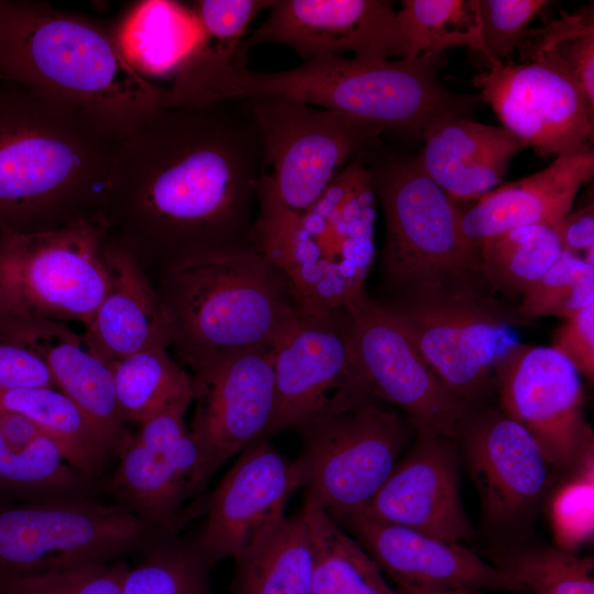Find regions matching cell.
<instances>
[{
    "instance_id": "83f0119b",
    "label": "cell",
    "mask_w": 594,
    "mask_h": 594,
    "mask_svg": "<svg viewBox=\"0 0 594 594\" xmlns=\"http://www.w3.org/2000/svg\"><path fill=\"white\" fill-rule=\"evenodd\" d=\"M234 564L231 594H311L315 552L302 512L280 520Z\"/></svg>"
},
{
    "instance_id": "d6986e66",
    "label": "cell",
    "mask_w": 594,
    "mask_h": 594,
    "mask_svg": "<svg viewBox=\"0 0 594 594\" xmlns=\"http://www.w3.org/2000/svg\"><path fill=\"white\" fill-rule=\"evenodd\" d=\"M190 374L195 409L189 430L207 484L226 461L266 439L275 408L272 350L235 353Z\"/></svg>"
},
{
    "instance_id": "8fae6325",
    "label": "cell",
    "mask_w": 594,
    "mask_h": 594,
    "mask_svg": "<svg viewBox=\"0 0 594 594\" xmlns=\"http://www.w3.org/2000/svg\"><path fill=\"white\" fill-rule=\"evenodd\" d=\"M173 534L77 494L0 510V578L122 560Z\"/></svg>"
},
{
    "instance_id": "cb8c5ba5",
    "label": "cell",
    "mask_w": 594,
    "mask_h": 594,
    "mask_svg": "<svg viewBox=\"0 0 594 594\" xmlns=\"http://www.w3.org/2000/svg\"><path fill=\"white\" fill-rule=\"evenodd\" d=\"M0 340L19 345L47 367L57 389L95 425L111 454L131 437L116 399L112 364L66 322L0 316Z\"/></svg>"
},
{
    "instance_id": "8992f818",
    "label": "cell",
    "mask_w": 594,
    "mask_h": 594,
    "mask_svg": "<svg viewBox=\"0 0 594 594\" xmlns=\"http://www.w3.org/2000/svg\"><path fill=\"white\" fill-rule=\"evenodd\" d=\"M380 144L362 158L385 221L381 276L388 300L493 294L483 277L479 249L462 230L461 209L414 156L378 152Z\"/></svg>"
},
{
    "instance_id": "e575fe53",
    "label": "cell",
    "mask_w": 594,
    "mask_h": 594,
    "mask_svg": "<svg viewBox=\"0 0 594 594\" xmlns=\"http://www.w3.org/2000/svg\"><path fill=\"white\" fill-rule=\"evenodd\" d=\"M493 565L531 594H594V561L557 546L527 544L496 552Z\"/></svg>"
},
{
    "instance_id": "74e56055",
    "label": "cell",
    "mask_w": 594,
    "mask_h": 594,
    "mask_svg": "<svg viewBox=\"0 0 594 594\" xmlns=\"http://www.w3.org/2000/svg\"><path fill=\"white\" fill-rule=\"evenodd\" d=\"M86 479L64 460L57 444L47 436L40 437L23 451H15L0 432V485L68 495L82 490Z\"/></svg>"
},
{
    "instance_id": "1f68e13d",
    "label": "cell",
    "mask_w": 594,
    "mask_h": 594,
    "mask_svg": "<svg viewBox=\"0 0 594 594\" xmlns=\"http://www.w3.org/2000/svg\"><path fill=\"white\" fill-rule=\"evenodd\" d=\"M561 252L556 230L547 224L514 228L479 245L482 273L490 290L520 298Z\"/></svg>"
},
{
    "instance_id": "60d3db41",
    "label": "cell",
    "mask_w": 594,
    "mask_h": 594,
    "mask_svg": "<svg viewBox=\"0 0 594 594\" xmlns=\"http://www.w3.org/2000/svg\"><path fill=\"white\" fill-rule=\"evenodd\" d=\"M272 3L270 0H200L191 2L190 13L202 34L240 45L255 16Z\"/></svg>"
},
{
    "instance_id": "d4e9b609",
    "label": "cell",
    "mask_w": 594,
    "mask_h": 594,
    "mask_svg": "<svg viewBox=\"0 0 594 594\" xmlns=\"http://www.w3.org/2000/svg\"><path fill=\"white\" fill-rule=\"evenodd\" d=\"M593 175L591 144L558 155L546 168L501 185L461 209L464 235L479 249L484 240L514 228L553 226L572 210L579 190Z\"/></svg>"
},
{
    "instance_id": "603a6c76",
    "label": "cell",
    "mask_w": 594,
    "mask_h": 594,
    "mask_svg": "<svg viewBox=\"0 0 594 594\" xmlns=\"http://www.w3.org/2000/svg\"><path fill=\"white\" fill-rule=\"evenodd\" d=\"M338 524L360 543L399 592L464 588L524 593L516 581L461 543L381 522L361 513L344 517Z\"/></svg>"
},
{
    "instance_id": "9c48e42d",
    "label": "cell",
    "mask_w": 594,
    "mask_h": 594,
    "mask_svg": "<svg viewBox=\"0 0 594 594\" xmlns=\"http://www.w3.org/2000/svg\"><path fill=\"white\" fill-rule=\"evenodd\" d=\"M297 429L301 450L293 466L304 499L337 522L365 508L416 433L370 392Z\"/></svg>"
},
{
    "instance_id": "d6a6232c",
    "label": "cell",
    "mask_w": 594,
    "mask_h": 594,
    "mask_svg": "<svg viewBox=\"0 0 594 594\" xmlns=\"http://www.w3.org/2000/svg\"><path fill=\"white\" fill-rule=\"evenodd\" d=\"M397 18L409 57L466 46L487 59L477 0H403Z\"/></svg>"
},
{
    "instance_id": "f1b7e54d",
    "label": "cell",
    "mask_w": 594,
    "mask_h": 594,
    "mask_svg": "<svg viewBox=\"0 0 594 594\" xmlns=\"http://www.w3.org/2000/svg\"><path fill=\"white\" fill-rule=\"evenodd\" d=\"M0 410L30 418L57 444L64 460L87 479L99 474L111 455L87 415L55 387L0 388Z\"/></svg>"
},
{
    "instance_id": "f35d334b",
    "label": "cell",
    "mask_w": 594,
    "mask_h": 594,
    "mask_svg": "<svg viewBox=\"0 0 594 594\" xmlns=\"http://www.w3.org/2000/svg\"><path fill=\"white\" fill-rule=\"evenodd\" d=\"M123 560L0 578V594H122Z\"/></svg>"
},
{
    "instance_id": "7402d4cb",
    "label": "cell",
    "mask_w": 594,
    "mask_h": 594,
    "mask_svg": "<svg viewBox=\"0 0 594 594\" xmlns=\"http://www.w3.org/2000/svg\"><path fill=\"white\" fill-rule=\"evenodd\" d=\"M461 455L455 439L416 431L364 516L461 543L473 529L461 498Z\"/></svg>"
},
{
    "instance_id": "ac0fdd59",
    "label": "cell",
    "mask_w": 594,
    "mask_h": 594,
    "mask_svg": "<svg viewBox=\"0 0 594 594\" xmlns=\"http://www.w3.org/2000/svg\"><path fill=\"white\" fill-rule=\"evenodd\" d=\"M280 44L304 61L352 53L363 61L409 57L389 0H276L265 20L241 42L234 62L258 44Z\"/></svg>"
},
{
    "instance_id": "bcb514c9",
    "label": "cell",
    "mask_w": 594,
    "mask_h": 594,
    "mask_svg": "<svg viewBox=\"0 0 594 594\" xmlns=\"http://www.w3.org/2000/svg\"><path fill=\"white\" fill-rule=\"evenodd\" d=\"M550 52L557 53L571 69L594 113V30L560 42Z\"/></svg>"
},
{
    "instance_id": "ab89813d",
    "label": "cell",
    "mask_w": 594,
    "mask_h": 594,
    "mask_svg": "<svg viewBox=\"0 0 594 594\" xmlns=\"http://www.w3.org/2000/svg\"><path fill=\"white\" fill-rule=\"evenodd\" d=\"M551 2L546 0H477L481 35L490 65L516 50L528 24Z\"/></svg>"
},
{
    "instance_id": "4dcf8cb0",
    "label": "cell",
    "mask_w": 594,
    "mask_h": 594,
    "mask_svg": "<svg viewBox=\"0 0 594 594\" xmlns=\"http://www.w3.org/2000/svg\"><path fill=\"white\" fill-rule=\"evenodd\" d=\"M111 364L117 405L125 422L141 425L167 409L193 403V376L165 346L142 350Z\"/></svg>"
},
{
    "instance_id": "6da1fadb",
    "label": "cell",
    "mask_w": 594,
    "mask_h": 594,
    "mask_svg": "<svg viewBox=\"0 0 594 594\" xmlns=\"http://www.w3.org/2000/svg\"><path fill=\"white\" fill-rule=\"evenodd\" d=\"M263 175L249 99L164 100L120 140L109 238L145 268L254 245Z\"/></svg>"
},
{
    "instance_id": "ba28073f",
    "label": "cell",
    "mask_w": 594,
    "mask_h": 594,
    "mask_svg": "<svg viewBox=\"0 0 594 594\" xmlns=\"http://www.w3.org/2000/svg\"><path fill=\"white\" fill-rule=\"evenodd\" d=\"M258 130L264 175L253 232L279 229L307 210L384 130L282 97L246 98Z\"/></svg>"
},
{
    "instance_id": "4316f807",
    "label": "cell",
    "mask_w": 594,
    "mask_h": 594,
    "mask_svg": "<svg viewBox=\"0 0 594 594\" xmlns=\"http://www.w3.org/2000/svg\"><path fill=\"white\" fill-rule=\"evenodd\" d=\"M103 254L108 288L85 327L89 341L111 363L150 348L168 349L166 315L145 266L109 234Z\"/></svg>"
},
{
    "instance_id": "3957f363",
    "label": "cell",
    "mask_w": 594,
    "mask_h": 594,
    "mask_svg": "<svg viewBox=\"0 0 594 594\" xmlns=\"http://www.w3.org/2000/svg\"><path fill=\"white\" fill-rule=\"evenodd\" d=\"M0 78L23 84L122 139L165 99L116 31L51 4L0 0Z\"/></svg>"
},
{
    "instance_id": "7dc6e473",
    "label": "cell",
    "mask_w": 594,
    "mask_h": 594,
    "mask_svg": "<svg viewBox=\"0 0 594 594\" xmlns=\"http://www.w3.org/2000/svg\"><path fill=\"white\" fill-rule=\"evenodd\" d=\"M0 432L6 443L15 451H23L40 437L41 429L26 416L8 410H0Z\"/></svg>"
},
{
    "instance_id": "c3c4849f",
    "label": "cell",
    "mask_w": 594,
    "mask_h": 594,
    "mask_svg": "<svg viewBox=\"0 0 594 594\" xmlns=\"http://www.w3.org/2000/svg\"><path fill=\"white\" fill-rule=\"evenodd\" d=\"M399 592V591H398ZM402 594H485V592L464 588H411Z\"/></svg>"
},
{
    "instance_id": "9a60e30c",
    "label": "cell",
    "mask_w": 594,
    "mask_h": 594,
    "mask_svg": "<svg viewBox=\"0 0 594 594\" xmlns=\"http://www.w3.org/2000/svg\"><path fill=\"white\" fill-rule=\"evenodd\" d=\"M493 532L525 527L543 505L556 469L519 424L498 408L473 407L455 438Z\"/></svg>"
},
{
    "instance_id": "30bf717a",
    "label": "cell",
    "mask_w": 594,
    "mask_h": 594,
    "mask_svg": "<svg viewBox=\"0 0 594 594\" xmlns=\"http://www.w3.org/2000/svg\"><path fill=\"white\" fill-rule=\"evenodd\" d=\"M105 217L0 232V316L90 322L107 288Z\"/></svg>"
},
{
    "instance_id": "4fadbf2b",
    "label": "cell",
    "mask_w": 594,
    "mask_h": 594,
    "mask_svg": "<svg viewBox=\"0 0 594 594\" xmlns=\"http://www.w3.org/2000/svg\"><path fill=\"white\" fill-rule=\"evenodd\" d=\"M356 372L415 431L455 439L472 406L437 376L384 305L363 292L344 307Z\"/></svg>"
},
{
    "instance_id": "f546056e",
    "label": "cell",
    "mask_w": 594,
    "mask_h": 594,
    "mask_svg": "<svg viewBox=\"0 0 594 594\" xmlns=\"http://www.w3.org/2000/svg\"><path fill=\"white\" fill-rule=\"evenodd\" d=\"M300 510L315 552L311 594H402L360 543L323 509L304 499Z\"/></svg>"
},
{
    "instance_id": "2e32d148",
    "label": "cell",
    "mask_w": 594,
    "mask_h": 594,
    "mask_svg": "<svg viewBox=\"0 0 594 594\" xmlns=\"http://www.w3.org/2000/svg\"><path fill=\"white\" fill-rule=\"evenodd\" d=\"M498 409L525 428L559 471L593 436L582 376L551 346L517 342L494 365Z\"/></svg>"
},
{
    "instance_id": "ffe728a7",
    "label": "cell",
    "mask_w": 594,
    "mask_h": 594,
    "mask_svg": "<svg viewBox=\"0 0 594 594\" xmlns=\"http://www.w3.org/2000/svg\"><path fill=\"white\" fill-rule=\"evenodd\" d=\"M188 407L141 424L119 450L110 480L119 505L174 535L183 505L206 486L199 449L185 421Z\"/></svg>"
},
{
    "instance_id": "f6af8a7d",
    "label": "cell",
    "mask_w": 594,
    "mask_h": 594,
    "mask_svg": "<svg viewBox=\"0 0 594 594\" xmlns=\"http://www.w3.org/2000/svg\"><path fill=\"white\" fill-rule=\"evenodd\" d=\"M562 251L581 256L594 265V207L593 200L576 210H570L553 226Z\"/></svg>"
},
{
    "instance_id": "7c38bea8",
    "label": "cell",
    "mask_w": 594,
    "mask_h": 594,
    "mask_svg": "<svg viewBox=\"0 0 594 594\" xmlns=\"http://www.w3.org/2000/svg\"><path fill=\"white\" fill-rule=\"evenodd\" d=\"M382 304L441 382L472 407L484 406L494 391V365L519 342L516 330L531 324L517 305L488 293Z\"/></svg>"
},
{
    "instance_id": "5b68a950",
    "label": "cell",
    "mask_w": 594,
    "mask_h": 594,
    "mask_svg": "<svg viewBox=\"0 0 594 594\" xmlns=\"http://www.w3.org/2000/svg\"><path fill=\"white\" fill-rule=\"evenodd\" d=\"M443 64L444 53L378 61L327 55L280 72H253L245 64L230 63L210 75L205 98H288L346 114L385 133L422 136L443 118H471L482 101L480 95L447 89L438 77Z\"/></svg>"
},
{
    "instance_id": "7bdbcfd3",
    "label": "cell",
    "mask_w": 594,
    "mask_h": 594,
    "mask_svg": "<svg viewBox=\"0 0 594 594\" xmlns=\"http://www.w3.org/2000/svg\"><path fill=\"white\" fill-rule=\"evenodd\" d=\"M594 30L593 10L583 9L575 13L562 11L560 18L542 28L526 31L517 45L522 62L550 52L558 43Z\"/></svg>"
},
{
    "instance_id": "277c9868",
    "label": "cell",
    "mask_w": 594,
    "mask_h": 594,
    "mask_svg": "<svg viewBox=\"0 0 594 594\" xmlns=\"http://www.w3.org/2000/svg\"><path fill=\"white\" fill-rule=\"evenodd\" d=\"M156 289L169 348L190 372L243 351L272 350L301 314L282 270L255 245L175 260L161 267Z\"/></svg>"
},
{
    "instance_id": "836d02e7",
    "label": "cell",
    "mask_w": 594,
    "mask_h": 594,
    "mask_svg": "<svg viewBox=\"0 0 594 594\" xmlns=\"http://www.w3.org/2000/svg\"><path fill=\"white\" fill-rule=\"evenodd\" d=\"M557 547L575 552L594 534V437L557 471L543 505Z\"/></svg>"
},
{
    "instance_id": "8d00e7d4",
    "label": "cell",
    "mask_w": 594,
    "mask_h": 594,
    "mask_svg": "<svg viewBox=\"0 0 594 594\" xmlns=\"http://www.w3.org/2000/svg\"><path fill=\"white\" fill-rule=\"evenodd\" d=\"M594 304V265L562 251L521 296L517 311L528 322L541 317L566 319Z\"/></svg>"
},
{
    "instance_id": "52a82bcc",
    "label": "cell",
    "mask_w": 594,
    "mask_h": 594,
    "mask_svg": "<svg viewBox=\"0 0 594 594\" xmlns=\"http://www.w3.org/2000/svg\"><path fill=\"white\" fill-rule=\"evenodd\" d=\"M376 201L361 155L307 210L284 227L255 237V246L288 279L302 312L342 310L366 290L375 255Z\"/></svg>"
},
{
    "instance_id": "7a4b0ae2",
    "label": "cell",
    "mask_w": 594,
    "mask_h": 594,
    "mask_svg": "<svg viewBox=\"0 0 594 594\" xmlns=\"http://www.w3.org/2000/svg\"><path fill=\"white\" fill-rule=\"evenodd\" d=\"M120 140L0 78V232L105 217Z\"/></svg>"
},
{
    "instance_id": "44dd1931",
    "label": "cell",
    "mask_w": 594,
    "mask_h": 594,
    "mask_svg": "<svg viewBox=\"0 0 594 594\" xmlns=\"http://www.w3.org/2000/svg\"><path fill=\"white\" fill-rule=\"evenodd\" d=\"M293 461L262 439L243 450L211 494L196 544L211 568L240 558L285 518L298 490Z\"/></svg>"
},
{
    "instance_id": "5bb4252c",
    "label": "cell",
    "mask_w": 594,
    "mask_h": 594,
    "mask_svg": "<svg viewBox=\"0 0 594 594\" xmlns=\"http://www.w3.org/2000/svg\"><path fill=\"white\" fill-rule=\"evenodd\" d=\"M472 84L524 147L558 156L590 145L593 112L582 86L557 53L490 65Z\"/></svg>"
},
{
    "instance_id": "b9f144b4",
    "label": "cell",
    "mask_w": 594,
    "mask_h": 594,
    "mask_svg": "<svg viewBox=\"0 0 594 594\" xmlns=\"http://www.w3.org/2000/svg\"><path fill=\"white\" fill-rule=\"evenodd\" d=\"M551 348L569 360L579 374L594 380V304L564 319L553 332Z\"/></svg>"
},
{
    "instance_id": "484cf974",
    "label": "cell",
    "mask_w": 594,
    "mask_h": 594,
    "mask_svg": "<svg viewBox=\"0 0 594 594\" xmlns=\"http://www.w3.org/2000/svg\"><path fill=\"white\" fill-rule=\"evenodd\" d=\"M414 157L419 168L454 204L475 201L502 183L524 147L505 128L468 117H447L429 125Z\"/></svg>"
},
{
    "instance_id": "d590c367",
    "label": "cell",
    "mask_w": 594,
    "mask_h": 594,
    "mask_svg": "<svg viewBox=\"0 0 594 594\" xmlns=\"http://www.w3.org/2000/svg\"><path fill=\"white\" fill-rule=\"evenodd\" d=\"M141 554L127 572L122 594H212L210 568L195 538L166 536Z\"/></svg>"
},
{
    "instance_id": "ee69618b",
    "label": "cell",
    "mask_w": 594,
    "mask_h": 594,
    "mask_svg": "<svg viewBox=\"0 0 594 594\" xmlns=\"http://www.w3.org/2000/svg\"><path fill=\"white\" fill-rule=\"evenodd\" d=\"M55 387L45 364L28 350L0 340V388Z\"/></svg>"
},
{
    "instance_id": "e0dca14e",
    "label": "cell",
    "mask_w": 594,
    "mask_h": 594,
    "mask_svg": "<svg viewBox=\"0 0 594 594\" xmlns=\"http://www.w3.org/2000/svg\"><path fill=\"white\" fill-rule=\"evenodd\" d=\"M275 408L266 439L298 428L370 392L350 349L344 309L302 312L272 349Z\"/></svg>"
}]
</instances>
